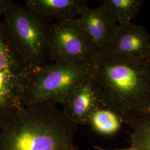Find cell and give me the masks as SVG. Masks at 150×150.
<instances>
[{
    "mask_svg": "<svg viewBox=\"0 0 150 150\" xmlns=\"http://www.w3.org/2000/svg\"><path fill=\"white\" fill-rule=\"evenodd\" d=\"M91 79L104 107L123 121L147 113L150 102V59H136L110 52L97 53Z\"/></svg>",
    "mask_w": 150,
    "mask_h": 150,
    "instance_id": "1",
    "label": "cell"
},
{
    "mask_svg": "<svg viewBox=\"0 0 150 150\" xmlns=\"http://www.w3.org/2000/svg\"><path fill=\"white\" fill-rule=\"evenodd\" d=\"M77 129L55 106H23L0 125V150H61Z\"/></svg>",
    "mask_w": 150,
    "mask_h": 150,
    "instance_id": "2",
    "label": "cell"
},
{
    "mask_svg": "<svg viewBox=\"0 0 150 150\" xmlns=\"http://www.w3.org/2000/svg\"><path fill=\"white\" fill-rule=\"evenodd\" d=\"M2 22L8 41L28 69L47 64L50 23L24 4L10 1Z\"/></svg>",
    "mask_w": 150,
    "mask_h": 150,
    "instance_id": "3",
    "label": "cell"
},
{
    "mask_svg": "<svg viewBox=\"0 0 150 150\" xmlns=\"http://www.w3.org/2000/svg\"><path fill=\"white\" fill-rule=\"evenodd\" d=\"M90 62H48L33 72L23 98L26 107L63 104L69 93L92 73Z\"/></svg>",
    "mask_w": 150,
    "mask_h": 150,
    "instance_id": "4",
    "label": "cell"
},
{
    "mask_svg": "<svg viewBox=\"0 0 150 150\" xmlns=\"http://www.w3.org/2000/svg\"><path fill=\"white\" fill-rule=\"evenodd\" d=\"M28 69L8 41L0 22V125L23 105Z\"/></svg>",
    "mask_w": 150,
    "mask_h": 150,
    "instance_id": "5",
    "label": "cell"
},
{
    "mask_svg": "<svg viewBox=\"0 0 150 150\" xmlns=\"http://www.w3.org/2000/svg\"><path fill=\"white\" fill-rule=\"evenodd\" d=\"M48 60L51 62L86 61L91 62L98 52L78 18L54 22L49 28Z\"/></svg>",
    "mask_w": 150,
    "mask_h": 150,
    "instance_id": "6",
    "label": "cell"
},
{
    "mask_svg": "<svg viewBox=\"0 0 150 150\" xmlns=\"http://www.w3.org/2000/svg\"><path fill=\"white\" fill-rule=\"evenodd\" d=\"M91 75L71 90L62 104L64 115L78 126L88 124L92 115L105 108Z\"/></svg>",
    "mask_w": 150,
    "mask_h": 150,
    "instance_id": "7",
    "label": "cell"
},
{
    "mask_svg": "<svg viewBox=\"0 0 150 150\" xmlns=\"http://www.w3.org/2000/svg\"><path fill=\"white\" fill-rule=\"evenodd\" d=\"M77 18L98 52L108 51L112 43L118 24L100 5L94 8L87 5L83 6Z\"/></svg>",
    "mask_w": 150,
    "mask_h": 150,
    "instance_id": "8",
    "label": "cell"
},
{
    "mask_svg": "<svg viewBox=\"0 0 150 150\" xmlns=\"http://www.w3.org/2000/svg\"><path fill=\"white\" fill-rule=\"evenodd\" d=\"M107 52L131 59H150V36L145 28L131 22L118 25L112 45Z\"/></svg>",
    "mask_w": 150,
    "mask_h": 150,
    "instance_id": "9",
    "label": "cell"
},
{
    "mask_svg": "<svg viewBox=\"0 0 150 150\" xmlns=\"http://www.w3.org/2000/svg\"><path fill=\"white\" fill-rule=\"evenodd\" d=\"M25 4L50 23L77 18L83 0H26Z\"/></svg>",
    "mask_w": 150,
    "mask_h": 150,
    "instance_id": "10",
    "label": "cell"
},
{
    "mask_svg": "<svg viewBox=\"0 0 150 150\" xmlns=\"http://www.w3.org/2000/svg\"><path fill=\"white\" fill-rule=\"evenodd\" d=\"M144 1L103 0L100 6L118 25L131 22L139 13Z\"/></svg>",
    "mask_w": 150,
    "mask_h": 150,
    "instance_id": "11",
    "label": "cell"
},
{
    "mask_svg": "<svg viewBox=\"0 0 150 150\" xmlns=\"http://www.w3.org/2000/svg\"><path fill=\"white\" fill-rule=\"evenodd\" d=\"M123 122L132 130L131 146L139 150H150V112L131 117Z\"/></svg>",
    "mask_w": 150,
    "mask_h": 150,
    "instance_id": "12",
    "label": "cell"
},
{
    "mask_svg": "<svg viewBox=\"0 0 150 150\" xmlns=\"http://www.w3.org/2000/svg\"><path fill=\"white\" fill-rule=\"evenodd\" d=\"M122 123V120L117 114L106 108H102L92 115L88 125L98 134L111 136L118 132Z\"/></svg>",
    "mask_w": 150,
    "mask_h": 150,
    "instance_id": "13",
    "label": "cell"
},
{
    "mask_svg": "<svg viewBox=\"0 0 150 150\" xmlns=\"http://www.w3.org/2000/svg\"><path fill=\"white\" fill-rule=\"evenodd\" d=\"M11 1L9 0H0V17L3 16L6 8Z\"/></svg>",
    "mask_w": 150,
    "mask_h": 150,
    "instance_id": "14",
    "label": "cell"
},
{
    "mask_svg": "<svg viewBox=\"0 0 150 150\" xmlns=\"http://www.w3.org/2000/svg\"><path fill=\"white\" fill-rule=\"evenodd\" d=\"M94 149L96 150H139L133 147H130L129 148H127V149H114V150H111V149H105L100 146H94Z\"/></svg>",
    "mask_w": 150,
    "mask_h": 150,
    "instance_id": "15",
    "label": "cell"
},
{
    "mask_svg": "<svg viewBox=\"0 0 150 150\" xmlns=\"http://www.w3.org/2000/svg\"><path fill=\"white\" fill-rule=\"evenodd\" d=\"M61 150H78V149H77V147L75 146L74 144L73 143V144H71L70 145L64 147V148H63Z\"/></svg>",
    "mask_w": 150,
    "mask_h": 150,
    "instance_id": "16",
    "label": "cell"
},
{
    "mask_svg": "<svg viewBox=\"0 0 150 150\" xmlns=\"http://www.w3.org/2000/svg\"><path fill=\"white\" fill-rule=\"evenodd\" d=\"M150 112V105H149V111H148V112Z\"/></svg>",
    "mask_w": 150,
    "mask_h": 150,
    "instance_id": "17",
    "label": "cell"
}]
</instances>
